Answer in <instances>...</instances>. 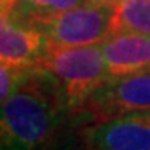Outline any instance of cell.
Listing matches in <instances>:
<instances>
[{
  "label": "cell",
  "instance_id": "4",
  "mask_svg": "<svg viewBox=\"0 0 150 150\" xmlns=\"http://www.w3.org/2000/svg\"><path fill=\"white\" fill-rule=\"evenodd\" d=\"M136 110H150V71L106 81L77 110L75 127Z\"/></svg>",
  "mask_w": 150,
  "mask_h": 150
},
{
  "label": "cell",
  "instance_id": "10",
  "mask_svg": "<svg viewBox=\"0 0 150 150\" xmlns=\"http://www.w3.org/2000/svg\"><path fill=\"white\" fill-rule=\"evenodd\" d=\"M32 66H20L0 58V106L20 86Z\"/></svg>",
  "mask_w": 150,
  "mask_h": 150
},
{
  "label": "cell",
  "instance_id": "3",
  "mask_svg": "<svg viewBox=\"0 0 150 150\" xmlns=\"http://www.w3.org/2000/svg\"><path fill=\"white\" fill-rule=\"evenodd\" d=\"M115 5L91 2L60 14L35 20L37 29L47 42L60 46H84L101 43L112 32Z\"/></svg>",
  "mask_w": 150,
  "mask_h": 150
},
{
  "label": "cell",
  "instance_id": "7",
  "mask_svg": "<svg viewBox=\"0 0 150 150\" xmlns=\"http://www.w3.org/2000/svg\"><path fill=\"white\" fill-rule=\"evenodd\" d=\"M47 38L40 31L18 25L0 11V58L20 66H34Z\"/></svg>",
  "mask_w": 150,
  "mask_h": 150
},
{
  "label": "cell",
  "instance_id": "6",
  "mask_svg": "<svg viewBox=\"0 0 150 150\" xmlns=\"http://www.w3.org/2000/svg\"><path fill=\"white\" fill-rule=\"evenodd\" d=\"M100 45L112 78L150 71V37L132 31H115Z\"/></svg>",
  "mask_w": 150,
  "mask_h": 150
},
{
  "label": "cell",
  "instance_id": "9",
  "mask_svg": "<svg viewBox=\"0 0 150 150\" xmlns=\"http://www.w3.org/2000/svg\"><path fill=\"white\" fill-rule=\"evenodd\" d=\"M115 31H132L150 37V0H120L112 20V32Z\"/></svg>",
  "mask_w": 150,
  "mask_h": 150
},
{
  "label": "cell",
  "instance_id": "2",
  "mask_svg": "<svg viewBox=\"0 0 150 150\" xmlns=\"http://www.w3.org/2000/svg\"><path fill=\"white\" fill-rule=\"evenodd\" d=\"M34 66L54 77L74 118L84 101L112 78L107 72L100 43L60 46L47 42Z\"/></svg>",
  "mask_w": 150,
  "mask_h": 150
},
{
  "label": "cell",
  "instance_id": "1",
  "mask_svg": "<svg viewBox=\"0 0 150 150\" xmlns=\"http://www.w3.org/2000/svg\"><path fill=\"white\" fill-rule=\"evenodd\" d=\"M75 118L51 74L32 66L0 106V150L51 147L72 135Z\"/></svg>",
  "mask_w": 150,
  "mask_h": 150
},
{
  "label": "cell",
  "instance_id": "5",
  "mask_svg": "<svg viewBox=\"0 0 150 150\" xmlns=\"http://www.w3.org/2000/svg\"><path fill=\"white\" fill-rule=\"evenodd\" d=\"M72 138L77 147L89 150H150V110L80 124Z\"/></svg>",
  "mask_w": 150,
  "mask_h": 150
},
{
  "label": "cell",
  "instance_id": "12",
  "mask_svg": "<svg viewBox=\"0 0 150 150\" xmlns=\"http://www.w3.org/2000/svg\"><path fill=\"white\" fill-rule=\"evenodd\" d=\"M95 2H100V3H107V5H117L120 0H95Z\"/></svg>",
  "mask_w": 150,
  "mask_h": 150
},
{
  "label": "cell",
  "instance_id": "8",
  "mask_svg": "<svg viewBox=\"0 0 150 150\" xmlns=\"http://www.w3.org/2000/svg\"><path fill=\"white\" fill-rule=\"evenodd\" d=\"M91 2L95 0H18L11 12V18L16 23L29 28L35 20L55 16Z\"/></svg>",
  "mask_w": 150,
  "mask_h": 150
},
{
  "label": "cell",
  "instance_id": "11",
  "mask_svg": "<svg viewBox=\"0 0 150 150\" xmlns=\"http://www.w3.org/2000/svg\"><path fill=\"white\" fill-rule=\"evenodd\" d=\"M17 2L18 0H0V11H2L3 14L11 16V12L14 11Z\"/></svg>",
  "mask_w": 150,
  "mask_h": 150
}]
</instances>
